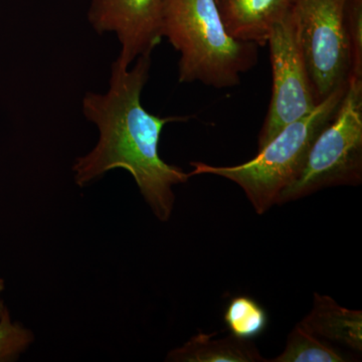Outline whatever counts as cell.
Listing matches in <instances>:
<instances>
[{
	"instance_id": "cell-6",
	"label": "cell",
	"mask_w": 362,
	"mask_h": 362,
	"mask_svg": "<svg viewBox=\"0 0 362 362\" xmlns=\"http://www.w3.org/2000/svg\"><path fill=\"white\" fill-rule=\"evenodd\" d=\"M267 45L270 47L273 87L268 113L259 135V150L283 128L310 113L318 105L300 47L293 8L274 26Z\"/></svg>"
},
{
	"instance_id": "cell-13",
	"label": "cell",
	"mask_w": 362,
	"mask_h": 362,
	"mask_svg": "<svg viewBox=\"0 0 362 362\" xmlns=\"http://www.w3.org/2000/svg\"><path fill=\"white\" fill-rule=\"evenodd\" d=\"M344 25L351 59L350 78H362V0L345 1Z\"/></svg>"
},
{
	"instance_id": "cell-1",
	"label": "cell",
	"mask_w": 362,
	"mask_h": 362,
	"mask_svg": "<svg viewBox=\"0 0 362 362\" xmlns=\"http://www.w3.org/2000/svg\"><path fill=\"white\" fill-rule=\"evenodd\" d=\"M151 68V54H143L130 66L112 64L110 85L105 94L86 93L83 114L99 131L96 146L74 163L76 185L83 187L116 168L134 178L145 202L160 221H168L175 207L173 187L192 176L162 160L159 140L169 123L190 117H159L143 107L141 94Z\"/></svg>"
},
{
	"instance_id": "cell-8",
	"label": "cell",
	"mask_w": 362,
	"mask_h": 362,
	"mask_svg": "<svg viewBox=\"0 0 362 362\" xmlns=\"http://www.w3.org/2000/svg\"><path fill=\"white\" fill-rule=\"evenodd\" d=\"M295 0H216L226 32L233 39L266 45L272 30L294 6Z\"/></svg>"
},
{
	"instance_id": "cell-12",
	"label": "cell",
	"mask_w": 362,
	"mask_h": 362,
	"mask_svg": "<svg viewBox=\"0 0 362 362\" xmlns=\"http://www.w3.org/2000/svg\"><path fill=\"white\" fill-rule=\"evenodd\" d=\"M223 318L230 334L244 340L259 337L268 325L265 309L249 296H237L230 300Z\"/></svg>"
},
{
	"instance_id": "cell-7",
	"label": "cell",
	"mask_w": 362,
	"mask_h": 362,
	"mask_svg": "<svg viewBox=\"0 0 362 362\" xmlns=\"http://www.w3.org/2000/svg\"><path fill=\"white\" fill-rule=\"evenodd\" d=\"M162 0H90L88 20L99 35L114 33L121 45L116 63L130 66L162 40Z\"/></svg>"
},
{
	"instance_id": "cell-15",
	"label": "cell",
	"mask_w": 362,
	"mask_h": 362,
	"mask_svg": "<svg viewBox=\"0 0 362 362\" xmlns=\"http://www.w3.org/2000/svg\"><path fill=\"white\" fill-rule=\"evenodd\" d=\"M4 281L2 279H0V296H1V293L4 292ZM6 310V307L4 306V301L1 300V297H0V317L2 316V314L4 313V311Z\"/></svg>"
},
{
	"instance_id": "cell-4",
	"label": "cell",
	"mask_w": 362,
	"mask_h": 362,
	"mask_svg": "<svg viewBox=\"0 0 362 362\" xmlns=\"http://www.w3.org/2000/svg\"><path fill=\"white\" fill-rule=\"evenodd\" d=\"M361 181L362 78L351 77L334 116L317 135L303 169L281 192L277 204Z\"/></svg>"
},
{
	"instance_id": "cell-11",
	"label": "cell",
	"mask_w": 362,
	"mask_h": 362,
	"mask_svg": "<svg viewBox=\"0 0 362 362\" xmlns=\"http://www.w3.org/2000/svg\"><path fill=\"white\" fill-rule=\"evenodd\" d=\"M344 356L299 324L287 338L284 351L270 362H343Z\"/></svg>"
},
{
	"instance_id": "cell-2",
	"label": "cell",
	"mask_w": 362,
	"mask_h": 362,
	"mask_svg": "<svg viewBox=\"0 0 362 362\" xmlns=\"http://www.w3.org/2000/svg\"><path fill=\"white\" fill-rule=\"evenodd\" d=\"M160 28L180 54V83L235 87L258 63V45L228 35L216 0H162Z\"/></svg>"
},
{
	"instance_id": "cell-5",
	"label": "cell",
	"mask_w": 362,
	"mask_h": 362,
	"mask_svg": "<svg viewBox=\"0 0 362 362\" xmlns=\"http://www.w3.org/2000/svg\"><path fill=\"white\" fill-rule=\"evenodd\" d=\"M346 0H295L298 37L317 103L349 84L351 59L345 35Z\"/></svg>"
},
{
	"instance_id": "cell-9",
	"label": "cell",
	"mask_w": 362,
	"mask_h": 362,
	"mask_svg": "<svg viewBox=\"0 0 362 362\" xmlns=\"http://www.w3.org/2000/svg\"><path fill=\"white\" fill-rule=\"evenodd\" d=\"M299 325L320 339L362 351V312L340 306L327 295L314 294L313 308Z\"/></svg>"
},
{
	"instance_id": "cell-10",
	"label": "cell",
	"mask_w": 362,
	"mask_h": 362,
	"mask_svg": "<svg viewBox=\"0 0 362 362\" xmlns=\"http://www.w3.org/2000/svg\"><path fill=\"white\" fill-rule=\"evenodd\" d=\"M216 333H199L183 346L169 352L168 361L180 362H267L250 340L232 334L216 338Z\"/></svg>"
},
{
	"instance_id": "cell-3",
	"label": "cell",
	"mask_w": 362,
	"mask_h": 362,
	"mask_svg": "<svg viewBox=\"0 0 362 362\" xmlns=\"http://www.w3.org/2000/svg\"><path fill=\"white\" fill-rule=\"evenodd\" d=\"M347 85L331 93L310 113L283 128L251 160L235 166L192 162L190 176L211 175L233 181L244 190L256 213L265 214L299 176L312 143L334 116Z\"/></svg>"
},
{
	"instance_id": "cell-14",
	"label": "cell",
	"mask_w": 362,
	"mask_h": 362,
	"mask_svg": "<svg viewBox=\"0 0 362 362\" xmlns=\"http://www.w3.org/2000/svg\"><path fill=\"white\" fill-rule=\"evenodd\" d=\"M33 340V333L21 324L13 323L6 309L0 317V362L18 358Z\"/></svg>"
}]
</instances>
